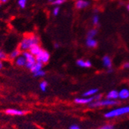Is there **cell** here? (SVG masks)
<instances>
[{"label": "cell", "instance_id": "obj_1", "mask_svg": "<svg viewBox=\"0 0 129 129\" xmlns=\"http://www.w3.org/2000/svg\"><path fill=\"white\" fill-rule=\"evenodd\" d=\"M36 44H39V37L37 36L31 35L29 36H26L22 39V40L20 42L19 45V48L22 52L28 51L29 48L32 45H36Z\"/></svg>", "mask_w": 129, "mask_h": 129}, {"label": "cell", "instance_id": "obj_2", "mask_svg": "<svg viewBox=\"0 0 129 129\" xmlns=\"http://www.w3.org/2000/svg\"><path fill=\"white\" fill-rule=\"evenodd\" d=\"M127 114H129V106L120 107L115 109L111 110L105 113V117L107 118H116L121 115H124Z\"/></svg>", "mask_w": 129, "mask_h": 129}, {"label": "cell", "instance_id": "obj_3", "mask_svg": "<svg viewBox=\"0 0 129 129\" xmlns=\"http://www.w3.org/2000/svg\"><path fill=\"white\" fill-rule=\"evenodd\" d=\"M119 102L116 100L111 99H105V100H99L94 101L89 105L90 108H99V107H105V106H112L118 104Z\"/></svg>", "mask_w": 129, "mask_h": 129}, {"label": "cell", "instance_id": "obj_4", "mask_svg": "<svg viewBox=\"0 0 129 129\" xmlns=\"http://www.w3.org/2000/svg\"><path fill=\"white\" fill-rule=\"evenodd\" d=\"M22 55L26 59V64H25V68L28 69H31L32 68V66H34L35 63L36 62V56L33 55L32 54H31L28 51H25L23 52L22 53Z\"/></svg>", "mask_w": 129, "mask_h": 129}, {"label": "cell", "instance_id": "obj_5", "mask_svg": "<svg viewBox=\"0 0 129 129\" xmlns=\"http://www.w3.org/2000/svg\"><path fill=\"white\" fill-rule=\"evenodd\" d=\"M36 61H39L41 63H42L43 64H46L48 62L50 59V54L48 53L47 51L44 50V49H42L41 52L36 56Z\"/></svg>", "mask_w": 129, "mask_h": 129}, {"label": "cell", "instance_id": "obj_6", "mask_svg": "<svg viewBox=\"0 0 129 129\" xmlns=\"http://www.w3.org/2000/svg\"><path fill=\"white\" fill-rule=\"evenodd\" d=\"M94 95L92 97H82V98H77L75 99V103L76 104H80V105H87V104H91V102H94Z\"/></svg>", "mask_w": 129, "mask_h": 129}, {"label": "cell", "instance_id": "obj_7", "mask_svg": "<svg viewBox=\"0 0 129 129\" xmlns=\"http://www.w3.org/2000/svg\"><path fill=\"white\" fill-rule=\"evenodd\" d=\"M5 112L9 115H12V116H22L23 115L25 111L20 110V109H15V108H9L5 111Z\"/></svg>", "mask_w": 129, "mask_h": 129}, {"label": "cell", "instance_id": "obj_8", "mask_svg": "<svg viewBox=\"0 0 129 129\" xmlns=\"http://www.w3.org/2000/svg\"><path fill=\"white\" fill-rule=\"evenodd\" d=\"M89 6V2L87 0H77L75 2V7L78 9H83Z\"/></svg>", "mask_w": 129, "mask_h": 129}, {"label": "cell", "instance_id": "obj_9", "mask_svg": "<svg viewBox=\"0 0 129 129\" xmlns=\"http://www.w3.org/2000/svg\"><path fill=\"white\" fill-rule=\"evenodd\" d=\"M15 64L18 67H25V64H26V59L25 58L21 55H19L18 58H16L15 59Z\"/></svg>", "mask_w": 129, "mask_h": 129}, {"label": "cell", "instance_id": "obj_10", "mask_svg": "<svg viewBox=\"0 0 129 129\" xmlns=\"http://www.w3.org/2000/svg\"><path fill=\"white\" fill-rule=\"evenodd\" d=\"M42 49V48H41V46L39 45V44H36V45H32V46L29 48L28 52H29L31 54L33 55L36 56V55L41 52Z\"/></svg>", "mask_w": 129, "mask_h": 129}, {"label": "cell", "instance_id": "obj_11", "mask_svg": "<svg viewBox=\"0 0 129 129\" xmlns=\"http://www.w3.org/2000/svg\"><path fill=\"white\" fill-rule=\"evenodd\" d=\"M76 64L79 67H82V68H90L91 66V62L88 60L78 59L76 61Z\"/></svg>", "mask_w": 129, "mask_h": 129}, {"label": "cell", "instance_id": "obj_12", "mask_svg": "<svg viewBox=\"0 0 129 129\" xmlns=\"http://www.w3.org/2000/svg\"><path fill=\"white\" fill-rule=\"evenodd\" d=\"M129 98V89L123 88L118 91V99L121 100H126Z\"/></svg>", "mask_w": 129, "mask_h": 129}, {"label": "cell", "instance_id": "obj_13", "mask_svg": "<svg viewBox=\"0 0 129 129\" xmlns=\"http://www.w3.org/2000/svg\"><path fill=\"white\" fill-rule=\"evenodd\" d=\"M106 99L111 100H116L117 99H118V91L116 90L110 91L106 95Z\"/></svg>", "mask_w": 129, "mask_h": 129}, {"label": "cell", "instance_id": "obj_14", "mask_svg": "<svg viewBox=\"0 0 129 129\" xmlns=\"http://www.w3.org/2000/svg\"><path fill=\"white\" fill-rule=\"evenodd\" d=\"M42 68H43V64L41 63V62H39V61H36V62L35 63L34 66H32V68L30 69V71H31V72L32 74H34V73H36V72H37L42 70Z\"/></svg>", "mask_w": 129, "mask_h": 129}, {"label": "cell", "instance_id": "obj_15", "mask_svg": "<svg viewBox=\"0 0 129 129\" xmlns=\"http://www.w3.org/2000/svg\"><path fill=\"white\" fill-rule=\"evenodd\" d=\"M102 63H103V66L109 69H111L112 66V62H111V59L109 56L105 55V57H103L102 58Z\"/></svg>", "mask_w": 129, "mask_h": 129}, {"label": "cell", "instance_id": "obj_16", "mask_svg": "<svg viewBox=\"0 0 129 129\" xmlns=\"http://www.w3.org/2000/svg\"><path fill=\"white\" fill-rule=\"evenodd\" d=\"M22 52V51L19 49V48H17V49H15V50H13V51L9 54V58L10 59H15L16 58H18L19 55H22V52Z\"/></svg>", "mask_w": 129, "mask_h": 129}, {"label": "cell", "instance_id": "obj_17", "mask_svg": "<svg viewBox=\"0 0 129 129\" xmlns=\"http://www.w3.org/2000/svg\"><path fill=\"white\" fill-rule=\"evenodd\" d=\"M98 45V42L94 39L87 38L86 39V45L89 48H95Z\"/></svg>", "mask_w": 129, "mask_h": 129}, {"label": "cell", "instance_id": "obj_18", "mask_svg": "<svg viewBox=\"0 0 129 129\" xmlns=\"http://www.w3.org/2000/svg\"><path fill=\"white\" fill-rule=\"evenodd\" d=\"M98 91H99L98 88H92V89H90V90L85 91V92L83 94V97H92V96L95 95Z\"/></svg>", "mask_w": 129, "mask_h": 129}, {"label": "cell", "instance_id": "obj_19", "mask_svg": "<svg viewBox=\"0 0 129 129\" xmlns=\"http://www.w3.org/2000/svg\"><path fill=\"white\" fill-rule=\"evenodd\" d=\"M39 88L42 91H43V92L46 91L47 88H48V82L46 81H42V82H41L39 84Z\"/></svg>", "mask_w": 129, "mask_h": 129}, {"label": "cell", "instance_id": "obj_20", "mask_svg": "<svg viewBox=\"0 0 129 129\" xmlns=\"http://www.w3.org/2000/svg\"><path fill=\"white\" fill-rule=\"evenodd\" d=\"M98 31H97L96 29H91L90 31H88V34H87V38H91V39H94V37L97 35Z\"/></svg>", "mask_w": 129, "mask_h": 129}, {"label": "cell", "instance_id": "obj_21", "mask_svg": "<svg viewBox=\"0 0 129 129\" xmlns=\"http://www.w3.org/2000/svg\"><path fill=\"white\" fill-rule=\"evenodd\" d=\"M45 75V72L42 69L33 74V76L36 78H41V77H43Z\"/></svg>", "mask_w": 129, "mask_h": 129}, {"label": "cell", "instance_id": "obj_22", "mask_svg": "<svg viewBox=\"0 0 129 129\" xmlns=\"http://www.w3.org/2000/svg\"><path fill=\"white\" fill-rule=\"evenodd\" d=\"M92 22L94 25H98L99 23V16L98 15H94L92 18Z\"/></svg>", "mask_w": 129, "mask_h": 129}, {"label": "cell", "instance_id": "obj_23", "mask_svg": "<svg viewBox=\"0 0 129 129\" xmlns=\"http://www.w3.org/2000/svg\"><path fill=\"white\" fill-rule=\"evenodd\" d=\"M64 2H66V0H54L52 2V3L54 6H60L62 5Z\"/></svg>", "mask_w": 129, "mask_h": 129}, {"label": "cell", "instance_id": "obj_24", "mask_svg": "<svg viewBox=\"0 0 129 129\" xmlns=\"http://www.w3.org/2000/svg\"><path fill=\"white\" fill-rule=\"evenodd\" d=\"M7 58H8V56L6 55V54L3 50L0 49V61L6 60Z\"/></svg>", "mask_w": 129, "mask_h": 129}, {"label": "cell", "instance_id": "obj_25", "mask_svg": "<svg viewBox=\"0 0 129 129\" xmlns=\"http://www.w3.org/2000/svg\"><path fill=\"white\" fill-rule=\"evenodd\" d=\"M26 3H27V0H19L18 4L20 6V8L24 9L26 6Z\"/></svg>", "mask_w": 129, "mask_h": 129}, {"label": "cell", "instance_id": "obj_26", "mask_svg": "<svg viewBox=\"0 0 129 129\" xmlns=\"http://www.w3.org/2000/svg\"><path fill=\"white\" fill-rule=\"evenodd\" d=\"M98 129H114V126L112 124H105Z\"/></svg>", "mask_w": 129, "mask_h": 129}, {"label": "cell", "instance_id": "obj_27", "mask_svg": "<svg viewBox=\"0 0 129 129\" xmlns=\"http://www.w3.org/2000/svg\"><path fill=\"white\" fill-rule=\"evenodd\" d=\"M59 11H60L59 7H58V6L55 7L54 9H53V15H54L55 16H57V15H58V13H59Z\"/></svg>", "mask_w": 129, "mask_h": 129}, {"label": "cell", "instance_id": "obj_28", "mask_svg": "<svg viewBox=\"0 0 129 129\" xmlns=\"http://www.w3.org/2000/svg\"><path fill=\"white\" fill-rule=\"evenodd\" d=\"M69 129H81V128H80V127H79L78 125H77V124H72V125L70 126Z\"/></svg>", "mask_w": 129, "mask_h": 129}, {"label": "cell", "instance_id": "obj_29", "mask_svg": "<svg viewBox=\"0 0 129 129\" xmlns=\"http://www.w3.org/2000/svg\"><path fill=\"white\" fill-rule=\"evenodd\" d=\"M123 68L124 69H129V62H125L123 64Z\"/></svg>", "mask_w": 129, "mask_h": 129}, {"label": "cell", "instance_id": "obj_30", "mask_svg": "<svg viewBox=\"0 0 129 129\" xmlns=\"http://www.w3.org/2000/svg\"><path fill=\"white\" fill-rule=\"evenodd\" d=\"M3 68V62L2 61H0V69H2Z\"/></svg>", "mask_w": 129, "mask_h": 129}, {"label": "cell", "instance_id": "obj_31", "mask_svg": "<svg viewBox=\"0 0 129 129\" xmlns=\"http://www.w3.org/2000/svg\"><path fill=\"white\" fill-rule=\"evenodd\" d=\"M54 46H55V48H59V45H58V43H55Z\"/></svg>", "mask_w": 129, "mask_h": 129}, {"label": "cell", "instance_id": "obj_32", "mask_svg": "<svg viewBox=\"0 0 129 129\" xmlns=\"http://www.w3.org/2000/svg\"><path fill=\"white\" fill-rule=\"evenodd\" d=\"M0 2L3 3H5L8 2V0H0Z\"/></svg>", "mask_w": 129, "mask_h": 129}, {"label": "cell", "instance_id": "obj_33", "mask_svg": "<svg viewBox=\"0 0 129 129\" xmlns=\"http://www.w3.org/2000/svg\"><path fill=\"white\" fill-rule=\"evenodd\" d=\"M127 10L129 11V3L127 4Z\"/></svg>", "mask_w": 129, "mask_h": 129}, {"label": "cell", "instance_id": "obj_34", "mask_svg": "<svg viewBox=\"0 0 129 129\" xmlns=\"http://www.w3.org/2000/svg\"><path fill=\"white\" fill-rule=\"evenodd\" d=\"M1 3H1V2H0V6H1Z\"/></svg>", "mask_w": 129, "mask_h": 129}, {"label": "cell", "instance_id": "obj_35", "mask_svg": "<svg viewBox=\"0 0 129 129\" xmlns=\"http://www.w3.org/2000/svg\"><path fill=\"white\" fill-rule=\"evenodd\" d=\"M50 1H51V2H52V1H54V0H50Z\"/></svg>", "mask_w": 129, "mask_h": 129}]
</instances>
